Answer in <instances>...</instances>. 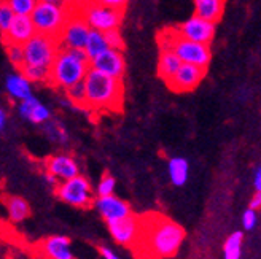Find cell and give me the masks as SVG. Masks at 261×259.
Returning <instances> with one entry per match:
<instances>
[{"label":"cell","instance_id":"obj_11","mask_svg":"<svg viewBox=\"0 0 261 259\" xmlns=\"http://www.w3.org/2000/svg\"><path fill=\"white\" fill-rule=\"evenodd\" d=\"M112 239L123 245V247L133 248L137 243L142 232V218L136 215H129L127 218L118 219V221L107 223Z\"/></svg>","mask_w":261,"mask_h":259},{"label":"cell","instance_id":"obj_26","mask_svg":"<svg viewBox=\"0 0 261 259\" xmlns=\"http://www.w3.org/2000/svg\"><path fill=\"white\" fill-rule=\"evenodd\" d=\"M19 72H22L24 76L31 83H49L51 69H48V67H38V66H29V64H24Z\"/></svg>","mask_w":261,"mask_h":259},{"label":"cell","instance_id":"obj_23","mask_svg":"<svg viewBox=\"0 0 261 259\" xmlns=\"http://www.w3.org/2000/svg\"><path fill=\"white\" fill-rule=\"evenodd\" d=\"M4 204L7 207L8 218L13 223H22L31 216V205L19 196H5Z\"/></svg>","mask_w":261,"mask_h":259},{"label":"cell","instance_id":"obj_14","mask_svg":"<svg viewBox=\"0 0 261 259\" xmlns=\"http://www.w3.org/2000/svg\"><path fill=\"white\" fill-rule=\"evenodd\" d=\"M94 209L103 218L106 223L118 221V219H123V218H127L129 215H133L130 205L126 200L116 197L115 194H112V196L96 197Z\"/></svg>","mask_w":261,"mask_h":259},{"label":"cell","instance_id":"obj_2","mask_svg":"<svg viewBox=\"0 0 261 259\" xmlns=\"http://www.w3.org/2000/svg\"><path fill=\"white\" fill-rule=\"evenodd\" d=\"M83 83L86 88V110L121 111L124 97L123 80L89 69Z\"/></svg>","mask_w":261,"mask_h":259},{"label":"cell","instance_id":"obj_17","mask_svg":"<svg viewBox=\"0 0 261 259\" xmlns=\"http://www.w3.org/2000/svg\"><path fill=\"white\" fill-rule=\"evenodd\" d=\"M18 113L22 120L31 121L34 124H45L51 120V111L46 105L38 100L37 97L31 96L29 99H25L19 102L18 105Z\"/></svg>","mask_w":261,"mask_h":259},{"label":"cell","instance_id":"obj_39","mask_svg":"<svg viewBox=\"0 0 261 259\" xmlns=\"http://www.w3.org/2000/svg\"><path fill=\"white\" fill-rule=\"evenodd\" d=\"M43 2H51V4H59V5H65V7H70L75 4V0H43Z\"/></svg>","mask_w":261,"mask_h":259},{"label":"cell","instance_id":"obj_18","mask_svg":"<svg viewBox=\"0 0 261 259\" xmlns=\"http://www.w3.org/2000/svg\"><path fill=\"white\" fill-rule=\"evenodd\" d=\"M32 83L25 78L22 72H15V73H10L5 80V91L7 94L13 99V100H18L22 102L25 99H29L32 96Z\"/></svg>","mask_w":261,"mask_h":259},{"label":"cell","instance_id":"obj_4","mask_svg":"<svg viewBox=\"0 0 261 259\" xmlns=\"http://www.w3.org/2000/svg\"><path fill=\"white\" fill-rule=\"evenodd\" d=\"M158 45H160V49L175 51L177 56L181 59L184 64H193V66H198L202 69H207L212 59L211 46L187 40V38L178 35L175 27L164 29L158 35Z\"/></svg>","mask_w":261,"mask_h":259},{"label":"cell","instance_id":"obj_8","mask_svg":"<svg viewBox=\"0 0 261 259\" xmlns=\"http://www.w3.org/2000/svg\"><path fill=\"white\" fill-rule=\"evenodd\" d=\"M55 192L62 202L76 207V209H89V207H94L96 202L91 183L82 175L67 181H61Z\"/></svg>","mask_w":261,"mask_h":259},{"label":"cell","instance_id":"obj_41","mask_svg":"<svg viewBox=\"0 0 261 259\" xmlns=\"http://www.w3.org/2000/svg\"><path fill=\"white\" fill-rule=\"evenodd\" d=\"M76 2H97V0H76Z\"/></svg>","mask_w":261,"mask_h":259},{"label":"cell","instance_id":"obj_31","mask_svg":"<svg viewBox=\"0 0 261 259\" xmlns=\"http://www.w3.org/2000/svg\"><path fill=\"white\" fill-rule=\"evenodd\" d=\"M15 18H16L15 11H13L5 2L0 4V34H2V37L7 35V32L10 31Z\"/></svg>","mask_w":261,"mask_h":259},{"label":"cell","instance_id":"obj_9","mask_svg":"<svg viewBox=\"0 0 261 259\" xmlns=\"http://www.w3.org/2000/svg\"><path fill=\"white\" fill-rule=\"evenodd\" d=\"M91 31H93V29L89 27V24L86 22V19L76 10L72 8L69 21L65 22L64 31H62V34L59 37L61 48L85 49Z\"/></svg>","mask_w":261,"mask_h":259},{"label":"cell","instance_id":"obj_3","mask_svg":"<svg viewBox=\"0 0 261 259\" xmlns=\"http://www.w3.org/2000/svg\"><path fill=\"white\" fill-rule=\"evenodd\" d=\"M91 69V59L85 49L61 48L51 66L49 83L58 89L67 91L69 88L82 83Z\"/></svg>","mask_w":261,"mask_h":259},{"label":"cell","instance_id":"obj_21","mask_svg":"<svg viewBox=\"0 0 261 259\" xmlns=\"http://www.w3.org/2000/svg\"><path fill=\"white\" fill-rule=\"evenodd\" d=\"M193 2L196 16H201L212 22H218L223 16L226 0H193Z\"/></svg>","mask_w":261,"mask_h":259},{"label":"cell","instance_id":"obj_22","mask_svg":"<svg viewBox=\"0 0 261 259\" xmlns=\"http://www.w3.org/2000/svg\"><path fill=\"white\" fill-rule=\"evenodd\" d=\"M167 172L174 186H185L190 177V164L185 158L174 156L167 162Z\"/></svg>","mask_w":261,"mask_h":259},{"label":"cell","instance_id":"obj_20","mask_svg":"<svg viewBox=\"0 0 261 259\" xmlns=\"http://www.w3.org/2000/svg\"><path fill=\"white\" fill-rule=\"evenodd\" d=\"M181 59L177 56L175 51L172 49H160L158 57V76L166 83L174 78V75L181 67Z\"/></svg>","mask_w":261,"mask_h":259},{"label":"cell","instance_id":"obj_32","mask_svg":"<svg viewBox=\"0 0 261 259\" xmlns=\"http://www.w3.org/2000/svg\"><path fill=\"white\" fill-rule=\"evenodd\" d=\"M115 185H116L115 178L110 174H103L102 178L99 180V183H97V189H96L97 197L112 196L113 191H115Z\"/></svg>","mask_w":261,"mask_h":259},{"label":"cell","instance_id":"obj_19","mask_svg":"<svg viewBox=\"0 0 261 259\" xmlns=\"http://www.w3.org/2000/svg\"><path fill=\"white\" fill-rule=\"evenodd\" d=\"M42 251L46 259H73L70 251V239L65 236H53L43 240Z\"/></svg>","mask_w":261,"mask_h":259},{"label":"cell","instance_id":"obj_37","mask_svg":"<svg viewBox=\"0 0 261 259\" xmlns=\"http://www.w3.org/2000/svg\"><path fill=\"white\" fill-rule=\"evenodd\" d=\"M250 209L261 210V191H256L253 194V197L250 199Z\"/></svg>","mask_w":261,"mask_h":259},{"label":"cell","instance_id":"obj_1","mask_svg":"<svg viewBox=\"0 0 261 259\" xmlns=\"http://www.w3.org/2000/svg\"><path fill=\"white\" fill-rule=\"evenodd\" d=\"M142 218V232L134 251L139 259H166L178 253L185 240V229L160 213Z\"/></svg>","mask_w":261,"mask_h":259},{"label":"cell","instance_id":"obj_12","mask_svg":"<svg viewBox=\"0 0 261 259\" xmlns=\"http://www.w3.org/2000/svg\"><path fill=\"white\" fill-rule=\"evenodd\" d=\"M205 72L207 69L193 66V64H181V67L174 75V78L166 84L174 93H190V91H194L199 86V83L204 80Z\"/></svg>","mask_w":261,"mask_h":259},{"label":"cell","instance_id":"obj_30","mask_svg":"<svg viewBox=\"0 0 261 259\" xmlns=\"http://www.w3.org/2000/svg\"><path fill=\"white\" fill-rule=\"evenodd\" d=\"M5 51H7V57H8V61H10L18 70H21V67L25 64L24 46H21V45H5Z\"/></svg>","mask_w":261,"mask_h":259},{"label":"cell","instance_id":"obj_35","mask_svg":"<svg viewBox=\"0 0 261 259\" xmlns=\"http://www.w3.org/2000/svg\"><path fill=\"white\" fill-rule=\"evenodd\" d=\"M97 2L103 4V5H107L110 8H115V10H121L124 11L127 4H129V0H97Z\"/></svg>","mask_w":261,"mask_h":259},{"label":"cell","instance_id":"obj_6","mask_svg":"<svg viewBox=\"0 0 261 259\" xmlns=\"http://www.w3.org/2000/svg\"><path fill=\"white\" fill-rule=\"evenodd\" d=\"M72 8L86 19L91 29L103 34L112 29H118L124 15V11L110 8L100 2H76L75 0Z\"/></svg>","mask_w":261,"mask_h":259},{"label":"cell","instance_id":"obj_40","mask_svg":"<svg viewBox=\"0 0 261 259\" xmlns=\"http://www.w3.org/2000/svg\"><path fill=\"white\" fill-rule=\"evenodd\" d=\"M7 113H5V110H0V131H5V127H7Z\"/></svg>","mask_w":261,"mask_h":259},{"label":"cell","instance_id":"obj_28","mask_svg":"<svg viewBox=\"0 0 261 259\" xmlns=\"http://www.w3.org/2000/svg\"><path fill=\"white\" fill-rule=\"evenodd\" d=\"M2 2L15 11L16 16H31L38 0H2Z\"/></svg>","mask_w":261,"mask_h":259},{"label":"cell","instance_id":"obj_25","mask_svg":"<svg viewBox=\"0 0 261 259\" xmlns=\"http://www.w3.org/2000/svg\"><path fill=\"white\" fill-rule=\"evenodd\" d=\"M242 242H244L242 232H234V234H231L223 245V259H241Z\"/></svg>","mask_w":261,"mask_h":259},{"label":"cell","instance_id":"obj_33","mask_svg":"<svg viewBox=\"0 0 261 259\" xmlns=\"http://www.w3.org/2000/svg\"><path fill=\"white\" fill-rule=\"evenodd\" d=\"M103 35H106V40H107V45H109L110 49H118V51L124 49V40L121 37L120 29H112V31L106 32Z\"/></svg>","mask_w":261,"mask_h":259},{"label":"cell","instance_id":"obj_13","mask_svg":"<svg viewBox=\"0 0 261 259\" xmlns=\"http://www.w3.org/2000/svg\"><path fill=\"white\" fill-rule=\"evenodd\" d=\"M91 69L99 70L113 78L123 80L124 72H126V61L123 56V51L118 49H107L97 57L91 59Z\"/></svg>","mask_w":261,"mask_h":259},{"label":"cell","instance_id":"obj_10","mask_svg":"<svg viewBox=\"0 0 261 259\" xmlns=\"http://www.w3.org/2000/svg\"><path fill=\"white\" fill-rule=\"evenodd\" d=\"M175 31L178 32V35L187 38V40L211 46L214 37H215L217 22L207 21V19H204L201 16L193 15L191 18H188L184 22H180L178 25H175Z\"/></svg>","mask_w":261,"mask_h":259},{"label":"cell","instance_id":"obj_15","mask_svg":"<svg viewBox=\"0 0 261 259\" xmlns=\"http://www.w3.org/2000/svg\"><path fill=\"white\" fill-rule=\"evenodd\" d=\"M45 169L48 174L55 175L61 181H67V180H72L80 175L78 174L80 169H78L76 161L70 156V154H65V153H59V154H55V156H49L45 161Z\"/></svg>","mask_w":261,"mask_h":259},{"label":"cell","instance_id":"obj_24","mask_svg":"<svg viewBox=\"0 0 261 259\" xmlns=\"http://www.w3.org/2000/svg\"><path fill=\"white\" fill-rule=\"evenodd\" d=\"M107 49H109V45H107V40H106V35H103V32L91 31L88 43L85 46L88 57L94 59V57H97L99 54H102L103 51H107Z\"/></svg>","mask_w":261,"mask_h":259},{"label":"cell","instance_id":"obj_29","mask_svg":"<svg viewBox=\"0 0 261 259\" xmlns=\"http://www.w3.org/2000/svg\"><path fill=\"white\" fill-rule=\"evenodd\" d=\"M65 94H67L69 100L73 103L75 107L78 108H86V88H85V83H78L72 88H69L65 91Z\"/></svg>","mask_w":261,"mask_h":259},{"label":"cell","instance_id":"obj_38","mask_svg":"<svg viewBox=\"0 0 261 259\" xmlns=\"http://www.w3.org/2000/svg\"><path fill=\"white\" fill-rule=\"evenodd\" d=\"M253 186H255L256 191H261V164H259V167H258L256 172H255V177H253Z\"/></svg>","mask_w":261,"mask_h":259},{"label":"cell","instance_id":"obj_27","mask_svg":"<svg viewBox=\"0 0 261 259\" xmlns=\"http://www.w3.org/2000/svg\"><path fill=\"white\" fill-rule=\"evenodd\" d=\"M43 131L46 134V137L51 140V141H55V143H59V145H64L65 141H67V132H65V129L56 123V121H48L43 124Z\"/></svg>","mask_w":261,"mask_h":259},{"label":"cell","instance_id":"obj_16","mask_svg":"<svg viewBox=\"0 0 261 259\" xmlns=\"http://www.w3.org/2000/svg\"><path fill=\"white\" fill-rule=\"evenodd\" d=\"M37 35L35 24L31 16H16L13 21L10 31L2 37L4 45H21L24 46L31 38Z\"/></svg>","mask_w":261,"mask_h":259},{"label":"cell","instance_id":"obj_5","mask_svg":"<svg viewBox=\"0 0 261 259\" xmlns=\"http://www.w3.org/2000/svg\"><path fill=\"white\" fill-rule=\"evenodd\" d=\"M70 13H72L70 7L38 0L31 18L35 24L37 34H43L59 40V37L64 31V25L69 21Z\"/></svg>","mask_w":261,"mask_h":259},{"label":"cell","instance_id":"obj_34","mask_svg":"<svg viewBox=\"0 0 261 259\" xmlns=\"http://www.w3.org/2000/svg\"><path fill=\"white\" fill-rule=\"evenodd\" d=\"M256 223H258L256 210H253V209H250V207H249V209H247L244 212V215H242V226H244L245 231H253Z\"/></svg>","mask_w":261,"mask_h":259},{"label":"cell","instance_id":"obj_36","mask_svg":"<svg viewBox=\"0 0 261 259\" xmlns=\"http://www.w3.org/2000/svg\"><path fill=\"white\" fill-rule=\"evenodd\" d=\"M99 250V253H100V256L103 257V259H120L118 256H116L110 248H107V247H103V245H100V247L97 248Z\"/></svg>","mask_w":261,"mask_h":259},{"label":"cell","instance_id":"obj_7","mask_svg":"<svg viewBox=\"0 0 261 259\" xmlns=\"http://www.w3.org/2000/svg\"><path fill=\"white\" fill-rule=\"evenodd\" d=\"M59 49H61V45L58 38L48 37L43 34H37L34 38H31V40L24 45L25 64L51 69Z\"/></svg>","mask_w":261,"mask_h":259}]
</instances>
